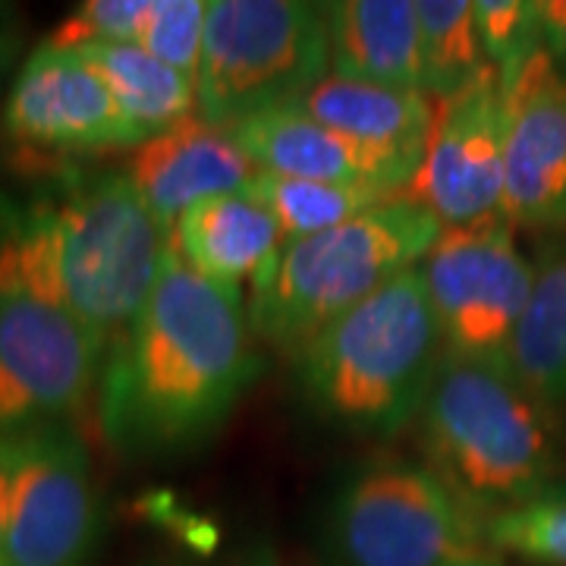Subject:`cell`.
<instances>
[{
  "label": "cell",
  "instance_id": "21",
  "mask_svg": "<svg viewBox=\"0 0 566 566\" xmlns=\"http://www.w3.org/2000/svg\"><path fill=\"white\" fill-rule=\"evenodd\" d=\"M249 192L277 218L286 243L324 233L331 227L353 221L368 208L390 199V192L365 189V186H344V182L293 180L281 174L259 170L249 182ZM400 196V192H397Z\"/></svg>",
  "mask_w": 566,
  "mask_h": 566
},
{
  "label": "cell",
  "instance_id": "17",
  "mask_svg": "<svg viewBox=\"0 0 566 566\" xmlns=\"http://www.w3.org/2000/svg\"><path fill=\"white\" fill-rule=\"evenodd\" d=\"M286 107L300 111L340 136L356 139L359 145L422 161L438 114V98L416 88H397V85L327 73Z\"/></svg>",
  "mask_w": 566,
  "mask_h": 566
},
{
  "label": "cell",
  "instance_id": "19",
  "mask_svg": "<svg viewBox=\"0 0 566 566\" xmlns=\"http://www.w3.org/2000/svg\"><path fill=\"white\" fill-rule=\"evenodd\" d=\"M526 312L516 324L504 365L547 409L566 406V233L538 249Z\"/></svg>",
  "mask_w": 566,
  "mask_h": 566
},
{
  "label": "cell",
  "instance_id": "11",
  "mask_svg": "<svg viewBox=\"0 0 566 566\" xmlns=\"http://www.w3.org/2000/svg\"><path fill=\"white\" fill-rule=\"evenodd\" d=\"M3 136L25 158H88L139 148L111 88L80 51L35 48L3 104Z\"/></svg>",
  "mask_w": 566,
  "mask_h": 566
},
{
  "label": "cell",
  "instance_id": "4",
  "mask_svg": "<svg viewBox=\"0 0 566 566\" xmlns=\"http://www.w3.org/2000/svg\"><path fill=\"white\" fill-rule=\"evenodd\" d=\"M428 465L482 520L551 491L560 472L554 409L504 363L447 356L419 409Z\"/></svg>",
  "mask_w": 566,
  "mask_h": 566
},
{
  "label": "cell",
  "instance_id": "13",
  "mask_svg": "<svg viewBox=\"0 0 566 566\" xmlns=\"http://www.w3.org/2000/svg\"><path fill=\"white\" fill-rule=\"evenodd\" d=\"M504 85V196L513 230L566 233V73L538 48L501 73Z\"/></svg>",
  "mask_w": 566,
  "mask_h": 566
},
{
  "label": "cell",
  "instance_id": "1",
  "mask_svg": "<svg viewBox=\"0 0 566 566\" xmlns=\"http://www.w3.org/2000/svg\"><path fill=\"white\" fill-rule=\"evenodd\" d=\"M255 337L243 293L202 277L167 243L151 296L104 353V441L123 457H177L205 444L262 371Z\"/></svg>",
  "mask_w": 566,
  "mask_h": 566
},
{
  "label": "cell",
  "instance_id": "28",
  "mask_svg": "<svg viewBox=\"0 0 566 566\" xmlns=\"http://www.w3.org/2000/svg\"><path fill=\"white\" fill-rule=\"evenodd\" d=\"M542 10V25H545L547 51L566 61V3H538Z\"/></svg>",
  "mask_w": 566,
  "mask_h": 566
},
{
  "label": "cell",
  "instance_id": "30",
  "mask_svg": "<svg viewBox=\"0 0 566 566\" xmlns=\"http://www.w3.org/2000/svg\"><path fill=\"white\" fill-rule=\"evenodd\" d=\"M192 566H281V557H277V551H274V547L259 545V547H245V551H240V554L227 557L223 564H192Z\"/></svg>",
  "mask_w": 566,
  "mask_h": 566
},
{
  "label": "cell",
  "instance_id": "10",
  "mask_svg": "<svg viewBox=\"0 0 566 566\" xmlns=\"http://www.w3.org/2000/svg\"><path fill=\"white\" fill-rule=\"evenodd\" d=\"M98 526L102 506L80 431L44 424L13 434L3 566H88Z\"/></svg>",
  "mask_w": 566,
  "mask_h": 566
},
{
  "label": "cell",
  "instance_id": "27",
  "mask_svg": "<svg viewBox=\"0 0 566 566\" xmlns=\"http://www.w3.org/2000/svg\"><path fill=\"white\" fill-rule=\"evenodd\" d=\"M20 51V29H17V10L0 3V88L10 73V66L17 61Z\"/></svg>",
  "mask_w": 566,
  "mask_h": 566
},
{
  "label": "cell",
  "instance_id": "15",
  "mask_svg": "<svg viewBox=\"0 0 566 566\" xmlns=\"http://www.w3.org/2000/svg\"><path fill=\"white\" fill-rule=\"evenodd\" d=\"M255 174L259 167L233 133L208 126L199 114L142 142L126 164V177L158 218L167 240L186 208L211 196L240 192L255 180Z\"/></svg>",
  "mask_w": 566,
  "mask_h": 566
},
{
  "label": "cell",
  "instance_id": "5",
  "mask_svg": "<svg viewBox=\"0 0 566 566\" xmlns=\"http://www.w3.org/2000/svg\"><path fill=\"white\" fill-rule=\"evenodd\" d=\"M438 233V218L400 192L340 227L283 243L252 283L249 322L259 337L293 356L327 324L419 268Z\"/></svg>",
  "mask_w": 566,
  "mask_h": 566
},
{
  "label": "cell",
  "instance_id": "9",
  "mask_svg": "<svg viewBox=\"0 0 566 566\" xmlns=\"http://www.w3.org/2000/svg\"><path fill=\"white\" fill-rule=\"evenodd\" d=\"M104 349L66 308L0 293V438L73 424L102 381Z\"/></svg>",
  "mask_w": 566,
  "mask_h": 566
},
{
  "label": "cell",
  "instance_id": "6",
  "mask_svg": "<svg viewBox=\"0 0 566 566\" xmlns=\"http://www.w3.org/2000/svg\"><path fill=\"white\" fill-rule=\"evenodd\" d=\"M485 547V520L431 465L406 457L356 469L327 506V566H450Z\"/></svg>",
  "mask_w": 566,
  "mask_h": 566
},
{
  "label": "cell",
  "instance_id": "7",
  "mask_svg": "<svg viewBox=\"0 0 566 566\" xmlns=\"http://www.w3.org/2000/svg\"><path fill=\"white\" fill-rule=\"evenodd\" d=\"M331 73L324 3L305 0H208L199 117L230 129L286 107Z\"/></svg>",
  "mask_w": 566,
  "mask_h": 566
},
{
  "label": "cell",
  "instance_id": "3",
  "mask_svg": "<svg viewBox=\"0 0 566 566\" xmlns=\"http://www.w3.org/2000/svg\"><path fill=\"white\" fill-rule=\"evenodd\" d=\"M293 359L303 400L334 428L387 438L419 419L444 359L419 268L327 324Z\"/></svg>",
  "mask_w": 566,
  "mask_h": 566
},
{
  "label": "cell",
  "instance_id": "29",
  "mask_svg": "<svg viewBox=\"0 0 566 566\" xmlns=\"http://www.w3.org/2000/svg\"><path fill=\"white\" fill-rule=\"evenodd\" d=\"M7 506H10V438H0V566L7 564Z\"/></svg>",
  "mask_w": 566,
  "mask_h": 566
},
{
  "label": "cell",
  "instance_id": "22",
  "mask_svg": "<svg viewBox=\"0 0 566 566\" xmlns=\"http://www.w3.org/2000/svg\"><path fill=\"white\" fill-rule=\"evenodd\" d=\"M424 54V95L450 98L485 66L472 0H416Z\"/></svg>",
  "mask_w": 566,
  "mask_h": 566
},
{
  "label": "cell",
  "instance_id": "8",
  "mask_svg": "<svg viewBox=\"0 0 566 566\" xmlns=\"http://www.w3.org/2000/svg\"><path fill=\"white\" fill-rule=\"evenodd\" d=\"M447 356L504 363L532 293L535 268L504 214L441 227L419 264Z\"/></svg>",
  "mask_w": 566,
  "mask_h": 566
},
{
  "label": "cell",
  "instance_id": "31",
  "mask_svg": "<svg viewBox=\"0 0 566 566\" xmlns=\"http://www.w3.org/2000/svg\"><path fill=\"white\" fill-rule=\"evenodd\" d=\"M450 566H504V560H501L491 547H485V551H479V554H472V557H463V560H457V564Z\"/></svg>",
  "mask_w": 566,
  "mask_h": 566
},
{
  "label": "cell",
  "instance_id": "24",
  "mask_svg": "<svg viewBox=\"0 0 566 566\" xmlns=\"http://www.w3.org/2000/svg\"><path fill=\"white\" fill-rule=\"evenodd\" d=\"M208 0H151L139 48L196 82L202 63Z\"/></svg>",
  "mask_w": 566,
  "mask_h": 566
},
{
  "label": "cell",
  "instance_id": "12",
  "mask_svg": "<svg viewBox=\"0 0 566 566\" xmlns=\"http://www.w3.org/2000/svg\"><path fill=\"white\" fill-rule=\"evenodd\" d=\"M441 227L488 221L504 196V85L485 66L457 95L438 98L422 164L406 189Z\"/></svg>",
  "mask_w": 566,
  "mask_h": 566
},
{
  "label": "cell",
  "instance_id": "25",
  "mask_svg": "<svg viewBox=\"0 0 566 566\" xmlns=\"http://www.w3.org/2000/svg\"><path fill=\"white\" fill-rule=\"evenodd\" d=\"M475 25L485 48V57L497 73H504L532 51L547 48L545 25L538 3L523 0H475Z\"/></svg>",
  "mask_w": 566,
  "mask_h": 566
},
{
  "label": "cell",
  "instance_id": "18",
  "mask_svg": "<svg viewBox=\"0 0 566 566\" xmlns=\"http://www.w3.org/2000/svg\"><path fill=\"white\" fill-rule=\"evenodd\" d=\"M324 13L331 73L424 92L416 0H337Z\"/></svg>",
  "mask_w": 566,
  "mask_h": 566
},
{
  "label": "cell",
  "instance_id": "26",
  "mask_svg": "<svg viewBox=\"0 0 566 566\" xmlns=\"http://www.w3.org/2000/svg\"><path fill=\"white\" fill-rule=\"evenodd\" d=\"M151 0H88L48 35L44 44L76 51L88 44H139Z\"/></svg>",
  "mask_w": 566,
  "mask_h": 566
},
{
  "label": "cell",
  "instance_id": "2",
  "mask_svg": "<svg viewBox=\"0 0 566 566\" xmlns=\"http://www.w3.org/2000/svg\"><path fill=\"white\" fill-rule=\"evenodd\" d=\"M167 233L126 170L73 174L22 208H0V293L66 308L104 353L161 274Z\"/></svg>",
  "mask_w": 566,
  "mask_h": 566
},
{
  "label": "cell",
  "instance_id": "16",
  "mask_svg": "<svg viewBox=\"0 0 566 566\" xmlns=\"http://www.w3.org/2000/svg\"><path fill=\"white\" fill-rule=\"evenodd\" d=\"M170 243L202 277L240 290L262 277L286 240L277 218L245 186L186 208Z\"/></svg>",
  "mask_w": 566,
  "mask_h": 566
},
{
  "label": "cell",
  "instance_id": "20",
  "mask_svg": "<svg viewBox=\"0 0 566 566\" xmlns=\"http://www.w3.org/2000/svg\"><path fill=\"white\" fill-rule=\"evenodd\" d=\"M76 51L111 88L139 145L199 114L196 82L151 57L139 44H88Z\"/></svg>",
  "mask_w": 566,
  "mask_h": 566
},
{
  "label": "cell",
  "instance_id": "14",
  "mask_svg": "<svg viewBox=\"0 0 566 566\" xmlns=\"http://www.w3.org/2000/svg\"><path fill=\"white\" fill-rule=\"evenodd\" d=\"M230 133L259 170L293 180L344 182L397 196L409 189L422 164L419 158L359 145L293 107L255 114L230 126Z\"/></svg>",
  "mask_w": 566,
  "mask_h": 566
},
{
  "label": "cell",
  "instance_id": "23",
  "mask_svg": "<svg viewBox=\"0 0 566 566\" xmlns=\"http://www.w3.org/2000/svg\"><path fill=\"white\" fill-rule=\"evenodd\" d=\"M485 545L532 564L566 566V491H545L528 504L488 516Z\"/></svg>",
  "mask_w": 566,
  "mask_h": 566
}]
</instances>
